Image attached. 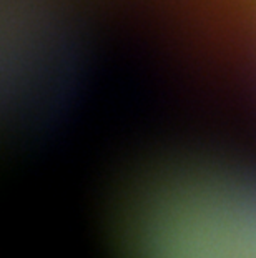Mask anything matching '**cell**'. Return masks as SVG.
<instances>
[{
	"instance_id": "cell-1",
	"label": "cell",
	"mask_w": 256,
	"mask_h": 258,
	"mask_svg": "<svg viewBox=\"0 0 256 258\" xmlns=\"http://www.w3.org/2000/svg\"><path fill=\"white\" fill-rule=\"evenodd\" d=\"M115 258H256V178L175 158L137 172L115 203Z\"/></svg>"
}]
</instances>
